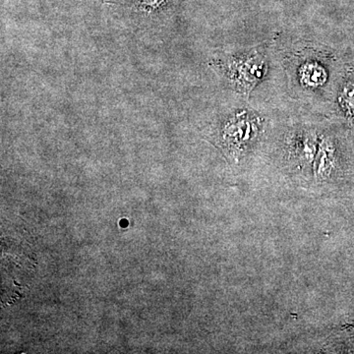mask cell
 <instances>
[{"label":"cell","instance_id":"1","mask_svg":"<svg viewBox=\"0 0 354 354\" xmlns=\"http://www.w3.org/2000/svg\"><path fill=\"white\" fill-rule=\"evenodd\" d=\"M225 78L235 90L248 97L268 72V59L265 51L253 48L248 53L227 57L216 62Z\"/></svg>","mask_w":354,"mask_h":354},{"label":"cell","instance_id":"2","mask_svg":"<svg viewBox=\"0 0 354 354\" xmlns=\"http://www.w3.org/2000/svg\"><path fill=\"white\" fill-rule=\"evenodd\" d=\"M261 120L250 111H239L223 123L221 136L232 150L242 151L260 131Z\"/></svg>","mask_w":354,"mask_h":354},{"label":"cell","instance_id":"3","mask_svg":"<svg viewBox=\"0 0 354 354\" xmlns=\"http://www.w3.org/2000/svg\"><path fill=\"white\" fill-rule=\"evenodd\" d=\"M317 135L311 130H300L290 137V156L300 164H308L315 155Z\"/></svg>","mask_w":354,"mask_h":354},{"label":"cell","instance_id":"4","mask_svg":"<svg viewBox=\"0 0 354 354\" xmlns=\"http://www.w3.org/2000/svg\"><path fill=\"white\" fill-rule=\"evenodd\" d=\"M300 83L305 88H318L322 87L327 79V72L322 64L315 60H307L298 71Z\"/></svg>","mask_w":354,"mask_h":354},{"label":"cell","instance_id":"5","mask_svg":"<svg viewBox=\"0 0 354 354\" xmlns=\"http://www.w3.org/2000/svg\"><path fill=\"white\" fill-rule=\"evenodd\" d=\"M337 102L344 115L354 121V75L349 76L342 84Z\"/></svg>","mask_w":354,"mask_h":354},{"label":"cell","instance_id":"6","mask_svg":"<svg viewBox=\"0 0 354 354\" xmlns=\"http://www.w3.org/2000/svg\"><path fill=\"white\" fill-rule=\"evenodd\" d=\"M334 162V149L330 139L323 138L321 141L320 156L317 162L316 171L319 176H326L329 174Z\"/></svg>","mask_w":354,"mask_h":354},{"label":"cell","instance_id":"7","mask_svg":"<svg viewBox=\"0 0 354 354\" xmlns=\"http://www.w3.org/2000/svg\"><path fill=\"white\" fill-rule=\"evenodd\" d=\"M167 0H142V3L147 6L158 7L162 6Z\"/></svg>","mask_w":354,"mask_h":354}]
</instances>
